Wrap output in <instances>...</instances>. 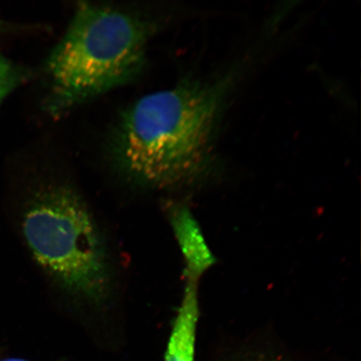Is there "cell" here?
Returning a JSON list of instances; mask_svg holds the SVG:
<instances>
[{"label": "cell", "mask_w": 361, "mask_h": 361, "mask_svg": "<svg viewBox=\"0 0 361 361\" xmlns=\"http://www.w3.org/2000/svg\"><path fill=\"white\" fill-rule=\"evenodd\" d=\"M234 74L183 80L140 98L121 115L110 154L135 182L169 190L204 179L213 169L214 139Z\"/></svg>", "instance_id": "obj_1"}, {"label": "cell", "mask_w": 361, "mask_h": 361, "mask_svg": "<svg viewBox=\"0 0 361 361\" xmlns=\"http://www.w3.org/2000/svg\"><path fill=\"white\" fill-rule=\"evenodd\" d=\"M157 27L137 13L79 3L45 64L49 114L60 117L137 79Z\"/></svg>", "instance_id": "obj_2"}, {"label": "cell", "mask_w": 361, "mask_h": 361, "mask_svg": "<svg viewBox=\"0 0 361 361\" xmlns=\"http://www.w3.org/2000/svg\"><path fill=\"white\" fill-rule=\"evenodd\" d=\"M18 223L35 264L62 291L90 308L109 303L115 274L100 224L65 183L40 185L21 202Z\"/></svg>", "instance_id": "obj_3"}, {"label": "cell", "mask_w": 361, "mask_h": 361, "mask_svg": "<svg viewBox=\"0 0 361 361\" xmlns=\"http://www.w3.org/2000/svg\"><path fill=\"white\" fill-rule=\"evenodd\" d=\"M169 220L185 262L186 279L200 281V278L216 263L207 245L202 228L188 207H171Z\"/></svg>", "instance_id": "obj_4"}, {"label": "cell", "mask_w": 361, "mask_h": 361, "mask_svg": "<svg viewBox=\"0 0 361 361\" xmlns=\"http://www.w3.org/2000/svg\"><path fill=\"white\" fill-rule=\"evenodd\" d=\"M198 282L186 279V286L171 328L164 361H195L197 323L200 317Z\"/></svg>", "instance_id": "obj_5"}, {"label": "cell", "mask_w": 361, "mask_h": 361, "mask_svg": "<svg viewBox=\"0 0 361 361\" xmlns=\"http://www.w3.org/2000/svg\"><path fill=\"white\" fill-rule=\"evenodd\" d=\"M29 75L25 68L15 64L0 54V106L8 94L28 79Z\"/></svg>", "instance_id": "obj_6"}, {"label": "cell", "mask_w": 361, "mask_h": 361, "mask_svg": "<svg viewBox=\"0 0 361 361\" xmlns=\"http://www.w3.org/2000/svg\"><path fill=\"white\" fill-rule=\"evenodd\" d=\"M6 30H8V25L2 20H0V32H3V31H6Z\"/></svg>", "instance_id": "obj_7"}, {"label": "cell", "mask_w": 361, "mask_h": 361, "mask_svg": "<svg viewBox=\"0 0 361 361\" xmlns=\"http://www.w3.org/2000/svg\"><path fill=\"white\" fill-rule=\"evenodd\" d=\"M245 361H276V360H268V359H262V358H255V359H250V360H246Z\"/></svg>", "instance_id": "obj_8"}, {"label": "cell", "mask_w": 361, "mask_h": 361, "mask_svg": "<svg viewBox=\"0 0 361 361\" xmlns=\"http://www.w3.org/2000/svg\"><path fill=\"white\" fill-rule=\"evenodd\" d=\"M0 361H30L25 359H20V358H10V359H6Z\"/></svg>", "instance_id": "obj_9"}]
</instances>
